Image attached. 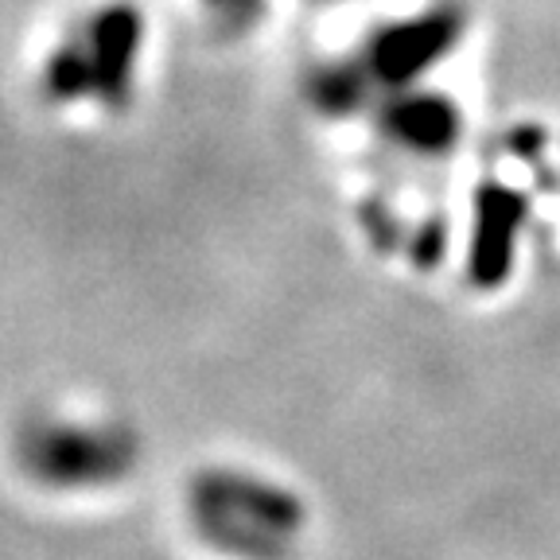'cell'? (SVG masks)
<instances>
[{
    "label": "cell",
    "mask_w": 560,
    "mask_h": 560,
    "mask_svg": "<svg viewBox=\"0 0 560 560\" xmlns=\"http://www.w3.org/2000/svg\"><path fill=\"white\" fill-rule=\"evenodd\" d=\"M156 35L140 0H82L35 51L32 90L67 125H109L140 102Z\"/></svg>",
    "instance_id": "cell-1"
}]
</instances>
